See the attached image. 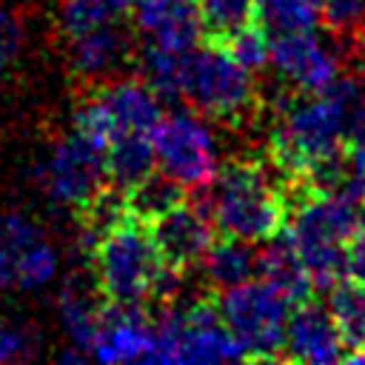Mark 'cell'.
Masks as SVG:
<instances>
[{
  "mask_svg": "<svg viewBox=\"0 0 365 365\" xmlns=\"http://www.w3.org/2000/svg\"><path fill=\"white\" fill-rule=\"evenodd\" d=\"M348 148V128L336 97L322 91H297L285 100L271 134L274 165L294 182H302L319 163Z\"/></svg>",
  "mask_w": 365,
  "mask_h": 365,
  "instance_id": "277c9868",
  "label": "cell"
},
{
  "mask_svg": "<svg viewBox=\"0 0 365 365\" xmlns=\"http://www.w3.org/2000/svg\"><path fill=\"white\" fill-rule=\"evenodd\" d=\"M60 254L46 231L20 217H0V288L34 291L54 279Z\"/></svg>",
  "mask_w": 365,
  "mask_h": 365,
  "instance_id": "30bf717a",
  "label": "cell"
},
{
  "mask_svg": "<svg viewBox=\"0 0 365 365\" xmlns=\"http://www.w3.org/2000/svg\"><path fill=\"white\" fill-rule=\"evenodd\" d=\"M128 6L131 0H60L57 3L60 29L66 31V37H71V34L120 20Z\"/></svg>",
  "mask_w": 365,
  "mask_h": 365,
  "instance_id": "484cf974",
  "label": "cell"
},
{
  "mask_svg": "<svg viewBox=\"0 0 365 365\" xmlns=\"http://www.w3.org/2000/svg\"><path fill=\"white\" fill-rule=\"evenodd\" d=\"M200 265L205 271V279L217 291H228L259 277V251L254 248V242L222 234V240H214L208 245Z\"/></svg>",
  "mask_w": 365,
  "mask_h": 365,
  "instance_id": "d6986e66",
  "label": "cell"
},
{
  "mask_svg": "<svg viewBox=\"0 0 365 365\" xmlns=\"http://www.w3.org/2000/svg\"><path fill=\"white\" fill-rule=\"evenodd\" d=\"M91 248L97 291L114 305L143 308L151 297L165 294L168 277L177 274L163 262L148 225L131 214L114 222Z\"/></svg>",
  "mask_w": 365,
  "mask_h": 365,
  "instance_id": "3957f363",
  "label": "cell"
},
{
  "mask_svg": "<svg viewBox=\"0 0 365 365\" xmlns=\"http://www.w3.org/2000/svg\"><path fill=\"white\" fill-rule=\"evenodd\" d=\"M157 168L151 134H120L106 148V174L108 182L120 191L131 188Z\"/></svg>",
  "mask_w": 365,
  "mask_h": 365,
  "instance_id": "ffe728a7",
  "label": "cell"
},
{
  "mask_svg": "<svg viewBox=\"0 0 365 365\" xmlns=\"http://www.w3.org/2000/svg\"><path fill=\"white\" fill-rule=\"evenodd\" d=\"M106 305L94 299V294H88L83 285H66L60 291V302H57V314L63 322V331L71 342L74 351H80L83 356H88L91 342L97 336L100 319H103Z\"/></svg>",
  "mask_w": 365,
  "mask_h": 365,
  "instance_id": "44dd1931",
  "label": "cell"
},
{
  "mask_svg": "<svg viewBox=\"0 0 365 365\" xmlns=\"http://www.w3.org/2000/svg\"><path fill=\"white\" fill-rule=\"evenodd\" d=\"M291 302L265 279H248L222 291L220 311L237 336L245 359H282Z\"/></svg>",
  "mask_w": 365,
  "mask_h": 365,
  "instance_id": "52a82bcc",
  "label": "cell"
},
{
  "mask_svg": "<svg viewBox=\"0 0 365 365\" xmlns=\"http://www.w3.org/2000/svg\"><path fill=\"white\" fill-rule=\"evenodd\" d=\"M257 20L268 34H288L317 29L319 0H257Z\"/></svg>",
  "mask_w": 365,
  "mask_h": 365,
  "instance_id": "d4e9b609",
  "label": "cell"
},
{
  "mask_svg": "<svg viewBox=\"0 0 365 365\" xmlns=\"http://www.w3.org/2000/svg\"><path fill=\"white\" fill-rule=\"evenodd\" d=\"M240 66H245L248 71H262L265 66H271V34L259 20H251L245 26H240L237 31L225 34L222 40H217Z\"/></svg>",
  "mask_w": 365,
  "mask_h": 365,
  "instance_id": "4316f807",
  "label": "cell"
},
{
  "mask_svg": "<svg viewBox=\"0 0 365 365\" xmlns=\"http://www.w3.org/2000/svg\"><path fill=\"white\" fill-rule=\"evenodd\" d=\"M282 359L305 362V365H328L345 359V342L339 336V328L328 305L308 299L291 308Z\"/></svg>",
  "mask_w": 365,
  "mask_h": 365,
  "instance_id": "4fadbf2b",
  "label": "cell"
},
{
  "mask_svg": "<svg viewBox=\"0 0 365 365\" xmlns=\"http://www.w3.org/2000/svg\"><path fill=\"white\" fill-rule=\"evenodd\" d=\"M154 342V322L143 317L137 305H114L106 302L97 336L91 342L88 356L100 362H148Z\"/></svg>",
  "mask_w": 365,
  "mask_h": 365,
  "instance_id": "5bb4252c",
  "label": "cell"
},
{
  "mask_svg": "<svg viewBox=\"0 0 365 365\" xmlns=\"http://www.w3.org/2000/svg\"><path fill=\"white\" fill-rule=\"evenodd\" d=\"M97 94L108 111L114 137L151 134L163 117V97L145 80H117V83L103 86Z\"/></svg>",
  "mask_w": 365,
  "mask_h": 365,
  "instance_id": "2e32d148",
  "label": "cell"
},
{
  "mask_svg": "<svg viewBox=\"0 0 365 365\" xmlns=\"http://www.w3.org/2000/svg\"><path fill=\"white\" fill-rule=\"evenodd\" d=\"M188 51H191V48H188ZM188 51H174V48H163V46H154V43H145V51H143V57H140L143 80H145L163 100H180Z\"/></svg>",
  "mask_w": 365,
  "mask_h": 365,
  "instance_id": "cb8c5ba5",
  "label": "cell"
},
{
  "mask_svg": "<svg viewBox=\"0 0 365 365\" xmlns=\"http://www.w3.org/2000/svg\"><path fill=\"white\" fill-rule=\"evenodd\" d=\"M20 48V26L6 6H0V71L11 63Z\"/></svg>",
  "mask_w": 365,
  "mask_h": 365,
  "instance_id": "4dcf8cb0",
  "label": "cell"
},
{
  "mask_svg": "<svg viewBox=\"0 0 365 365\" xmlns=\"http://www.w3.org/2000/svg\"><path fill=\"white\" fill-rule=\"evenodd\" d=\"M157 168L185 188H205L217 174V140L200 111H174L160 117L151 131Z\"/></svg>",
  "mask_w": 365,
  "mask_h": 365,
  "instance_id": "ba28073f",
  "label": "cell"
},
{
  "mask_svg": "<svg viewBox=\"0 0 365 365\" xmlns=\"http://www.w3.org/2000/svg\"><path fill=\"white\" fill-rule=\"evenodd\" d=\"M362 37H365V34H362Z\"/></svg>",
  "mask_w": 365,
  "mask_h": 365,
  "instance_id": "d590c367",
  "label": "cell"
},
{
  "mask_svg": "<svg viewBox=\"0 0 365 365\" xmlns=\"http://www.w3.org/2000/svg\"><path fill=\"white\" fill-rule=\"evenodd\" d=\"M185 185L177 182L174 177H168L165 171L154 168L148 177H143L140 182H134L131 188L123 191V200H125V211L140 220V222H154L157 217L168 214L174 205H180L185 200Z\"/></svg>",
  "mask_w": 365,
  "mask_h": 365,
  "instance_id": "7402d4cb",
  "label": "cell"
},
{
  "mask_svg": "<svg viewBox=\"0 0 365 365\" xmlns=\"http://www.w3.org/2000/svg\"><path fill=\"white\" fill-rule=\"evenodd\" d=\"M259 279L274 285L291 305L308 302L311 294L317 291L311 271L305 268V262L299 259V254L294 251V245L288 242L285 234L274 237L268 242V248L259 254Z\"/></svg>",
  "mask_w": 365,
  "mask_h": 365,
  "instance_id": "ac0fdd59",
  "label": "cell"
},
{
  "mask_svg": "<svg viewBox=\"0 0 365 365\" xmlns=\"http://www.w3.org/2000/svg\"><path fill=\"white\" fill-rule=\"evenodd\" d=\"M202 17V29L211 40H222L240 26L257 20V0H194Z\"/></svg>",
  "mask_w": 365,
  "mask_h": 365,
  "instance_id": "83f0119b",
  "label": "cell"
},
{
  "mask_svg": "<svg viewBox=\"0 0 365 365\" xmlns=\"http://www.w3.org/2000/svg\"><path fill=\"white\" fill-rule=\"evenodd\" d=\"M134 23L145 43L188 51L205 34L194 0H140L134 3Z\"/></svg>",
  "mask_w": 365,
  "mask_h": 365,
  "instance_id": "9a60e30c",
  "label": "cell"
},
{
  "mask_svg": "<svg viewBox=\"0 0 365 365\" xmlns=\"http://www.w3.org/2000/svg\"><path fill=\"white\" fill-rule=\"evenodd\" d=\"M194 111L211 120H240L254 108V71L240 66L217 40L194 46L185 60L182 94Z\"/></svg>",
  "mask_w": 365,
  "mask_h": 365,
  "instance_id": "8992f818",
  "label": "cell"
},
{
  "mask_svg": "<svg viewBox=\"0 0 365 365\" xmlns=\"http://www.w3.org/2000/svg\"><path fill=\"white\" fill-rule=\"evenodd\" d=\"M354 151H356V160H359V168H362V177H365V143L354 145Z\"/></svg>",
  "mask_w": 365,
  "mask_h": 365,
  "instance_id": "d6a6232c",
  "label": "cell"
},
{
  "mask_svg": "<svg viewBox=\"0 0 365 365\" xmlns=\"http://www.w3.org/2000/svg\"><path fill=\"white\" fill-rule=\"evenodd\" d=\"M131 54V34L120 20L71 34L68 37V60L80 77L103 80L114 74Z\"/></svg>",
  "mask_w": 365,
  "mask_h": 365,
  "instance_id": "e0dca14e",
  "label": "cell"
},
{
  "mask_svg": "<svg viewBox=\"0 0 365 365\" xmlns=\"http://www.w3.org/2000/svg\"><path fill=\"white\" fill-rule=\"evenodd\" d=\"M328 311L339 328V336L345 342V356L365 348V285L356 279H339L331 288Z\"/></svg>",
  "mask_w": 365,
  "mask_h": 365,
  "instance_id": "603a6c76",
  "label": "cell"
},
{
  "mask_svg": "<svg viewBox=\"0 0 365 365\" xmlns=\"http://www.w3.org/2000/svg\"><path fill=\"white\" fill-rule=\"evenodd\" d=\"M365 217V200L348 194H331L305 188L282 234L311 271L317 288L331 291L342 277H348V242Z\"/></svg>",
  "mask_w": 365,
  "mask_h": 365,
  "instance_id": "7a4b0ae2",
  "label": "cell"
},
{
  "mask_svg": "<svg viewBox=\"0 0 365 365\" xmlns=\"http://www.w3.org/2000/svg\"><path fill=\"white\" fill-rule=\"evenodd\" d=\"M37 180L51 202L80 211L106 188V151L88 143L83 134L71 131L54 143L48 157L40 163Z\"/></svg>",
  "mask_w": 365,
  "mask_h": 365,
  "instance_id": "9c48e42d",
  "label": "cell"
},
{
  "mask_svg": "<svg viewBox=\"0 0 365 365\" xmlns=\"http://www.w3.org/2000/svg\"><path fill=\"white\" fill-rule=\"evenodd\" d=\"M319 17L336 34H365V0H319Z\"/></svg>",
  "mask_w": 365,
  "mask_h": 365,
  "instance_id": "f1b7e54d",
  "label": "cell"
},
{
  "mask_svg": "<svg viewBox=\"0 0 365 365\" xmlns=\"http://www.w3.org/2000/svg\"><path fill=\"white\" fill-rule=\"evenodd\" d=\"M271 66L297 91H322L342 71L336 51L317 34V29L274 34Z\"/></svg>",
  "mask_w": 365,
  "mask_h": 365,
  "instance_id": "8fae6325",
  "label": "cell"
},
{
  "mask_svg": "<svg viewBox=\"0 0 365 365\" xmlns=\"http://www.w3.org/2000/svg\"><path fill=\"white\" fill-rule=\"evenodd\" d=\"M205 211L214 228L245 242H271L288 222V197L282 185L257 160H231L208 182Z\"/></svg>",
  "mask_w": 365,
  "mask_h": 365,
  "instance_id": "6da1fadb",
  "label": "cell"
},
{
  "mask_svg": "<svg viewBox=\"0 0 365 365\" xmlns=\"http://www.w3.org/2000/svg\"><path fill=\"white\" fill-rule=\"evenodd\" d=\"M345 362H365V348H359V351L348 354V356H345Z\"/></svg>",
  "mask_w": 365,
  "mask_h": 365,
  "instance_id": "836d02e7",
  "label": "cell"
},
{
  "mask_svg": "<svg viewBox=\"0 0 365 365\" xmlns=\"http://www.w3.org/2000/svg\"><path fill=\"white\" fill-rule=\"evenodd\" d=\"M134 3H140V0H131V6H134Z\"/></svg>",
  "mask_w": 365,
  "mask_h": 365,
  "instance_id": "e575fe53",
  "label": "cell"
},
{
  "mask_svg": "<svg viewBox=\"0 0 365 365\" xmlns=\"http://www.w3.org/2000/svg\"><path fill=\"white\" fill-rule=\"evenodd\" d=\"M245 359L222 311L211 299L171 308L154 322L148 362H231Z\"/></svg>",
  "mask_w": 365,
  "mask_h": 365,
  "instance_id": "5b68a950",
  "label": "cell"
},
{
  "mask_svg": "<svg viewBox=\"0 0 365 365\" xmlns=\"http://www.w3.org/2000/svg\"><path fill=\"white\" fill-rule=\"evenodd\" d=\"M148 231H151V240H154L163 262L171 271L182 274L202 262L208 245L214 242L217 228H214V220L208 217L205 205L182 200L168 214L148 222Z\"/></svg>",
  "mask_w": 365,
  "mask_h": 365,
  "instance_id": "7c38bea8",
  "label": "cell"
},
{
  "mask_svg": "<svg viewBox=\"0 0 365 365\" xmlns=\"http://www.w3.org/2000/svg\"><path fill=\"white\" fill-rule=\"evenodd\" d=\"M345 268H348L351 279L365 285V217H362L359 228L354 231V237L348 242V262H345Z\"/></svg>",
  "mask_w": 365,
  "mask_h": 365,
  "instance_id": "1f68e13d",
  "label": "cell"
},
{
  "mask_svg": "<svg viewBox=\"0 0 365 365\" xmlns=\"http://www.w3.org/2000/svg\"><path fill=\"white\" fill-rule=\"evenodd\" d=\"M34 342L31 334L23 331L20 325L11 322H0V362H14V359H26L31 356Z\"/></svg>",
  "mask_w": 365,
  "mask_h": 365,
  "instance_id": "f546056e",
  "label": "cell"
}]
</instances>
